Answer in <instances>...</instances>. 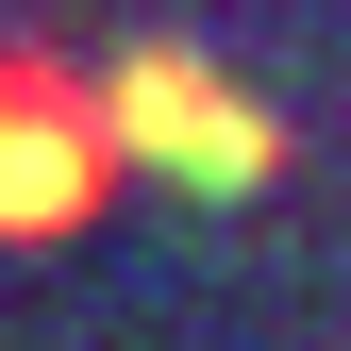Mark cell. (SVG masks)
Instances as JSON below:
<instances>
[{"instance_id":"cell-1","label":"cell","mask_w":351,"mask_h":351,"mask_svg":"<svg viewBox=\"0 0 351 351\" xmlns=\"http://www.w3.org/2000/svg\"><path fill=\"white\" fill-rule=\"evenodd\" d=\"M117 84H84V67H51V51H0V234L17 251H51V234H84L101 217V184H117Z\"/></svg>"},{"instance_id":"cell-2","label":"cell","mask_w":351,"mask_h":351,"mask_svg":"<svg viewBox=\"0 0 351 351\" xmlns=\"http://www.w3.org/2000/svg\"><path fill=\"white\" fill-rule=\"evenodd\" d=\"M117 134H134V167H167L184 201H268L285 184V117L251 101L234 67H201V51H117Z\"/></svg>"}]
</instances>
